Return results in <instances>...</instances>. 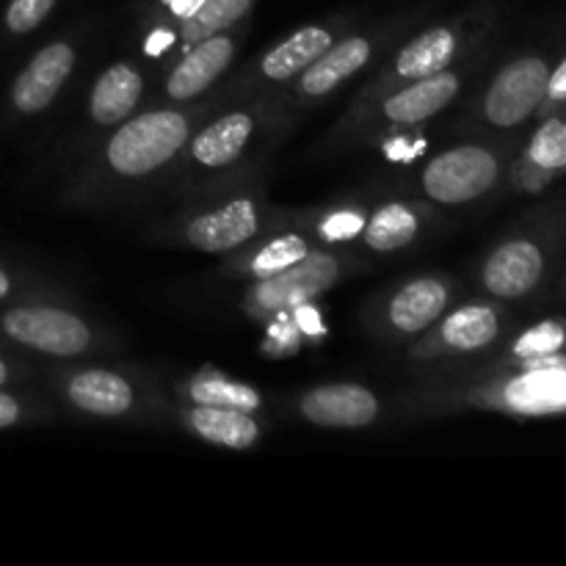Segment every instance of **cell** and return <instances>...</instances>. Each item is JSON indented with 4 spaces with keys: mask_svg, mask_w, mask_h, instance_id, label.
<instances>
[{
    "mask_svg": "<svg viewBox=\"0 0 566 566\" xmlns=\"http://www.w3.org/2000/svg\"><path fill=\"white\" fill-rule=\"evenodd\" d=\"M188 122L175 111H155L127 122L108 144V160L119 175H147L186 144Z\"/></svg>",
    "mask_w": 566,
    "mask_h": 566,
    "instance_id": "obj_1",
    "label": "cell"
},
{
    "mask_svg": "<svg viewBox=\"0 0 566 566\" xmlns=\"http://www.w3.org/2000/svg\"><path fill=\"white\" fill-rule=\"evenodd\" d=\"M497 180V160L481 147H457L437 155L423 175L426 193L437 202L459 205L490 191Z\"/></svg>",
    "mask_w": 566,
    "mask_h": 566,
    "instance_id": "obj_2",
    "label": "cell"
},
{
    "mask_svg": "<svg viewBox=\"0 0 566 566\" xmlns=\"http://www.w3.org/2000/svg\"><path fill=\"white\" fill-rule=\"evenodd\" d=\"M11 340L55 357H75L88 346V329L81 318L50 307H14L0 321Z\"/></svg>",
    "mask_w": 566,
    "mask_h": 566,
    "instance_id": "obj_3",
    "label": "cell"
},
{
    "mask_svg": "<svg viewBox=\"0 0 566 566\" xmlns=\"http://www.w3.org/2000/svg\"><path fill=\"white\" fill-rule=\"evenodd\" d=\"M547 72L542 59H520L509 64L486 94V116L497 127H514L528 119L547 94Z\"/></svg>",
    "mask_w": 566,
    "mask_h": 566,
    "instance_id": "obj_4",
    "label": "cell"
},
{
    "mask_svg": "<svg viewBox=\"0 0 566 566\" xmlns=\"http://www.w3.org/2000/svg\"><path fill=\"white\" fill-rule=\"evenodd\" d=\"M335 280L337 263L329 254H304L298 263L263 276L254 298L263 310L302 307L304 302L329 291Z\"/></svg>",
    "mask_w": 566,
    "mask_h": 566,
    "instance_id": "obj_5",
    "label": "cell"
},
{
    "mask_svg": "<svg viewBox=\"0 0 566 566\" xmlns=\"http://www.w3.org/2000/svg\"><path fill=\"white\" fill-rule=\"evenodd\" d=\"M72 66H75V53L70 44L53 42L44 50H39L31 59V64L17 75L14 86H11V105L20 114H39L48 108L61 92L64 81L70 77Z\"/></svg>",
    "mask_w": 566,
    "mask_h": 566,
    "instance_id": "obj_6",
    "label": "cell"
},
{
    "mask_svg": "<svg viewBox=\"0 0 566 566\" xmlns=\"http://www.w3.org/2000/svg\"><path fill=\"white\" fill-rule=\"evenodd\" d=\"M304 418L318 426H340V429H357L368 426L379 412V403L370 390L357 385H332L307 392L302 401Z\"/></svg>",
    "mask_w": 566,
    "mask_h": 566,
    "instance_id": "obj_7",
    "label": "cell"
},
{
    "mask_svg": "<svg viewBox=\"0 0 566 566\" xmlns=\"http://www.w3.org/2000/svg\"><path fill=\"white\" fill-rule=\"evenodd\" d=\"M542 269H545V260L534 243L512 241L492 254L484 269V282L495 296L517 298L539 282Z\"/></svg>",
    "mask_w": 566,
    "mask_h": 566,
    "instance_id": "obj_8",
    "label": "cell"
},
{
    "mask_svg": "<svg viewBox=\"0 0 566 566\" xmlns=\"http://www.w3.org/2000/svg\"><path fill=\"white\" fill-rule=\"evenodd\" d=\"M258 232V213L249 199H238L227 208L205 213L188 227V241L202 252H227L238 243L249 241Z\"/></svg>",
    "mask_w": 566,
    "mask_h": 566,
    "instance_id": "obj_9",
    "label": "cell"
},
{
    "mask_svg": "<svg viewBox=\"0 0 566 566\" xmlns=\"http://www.w3.org/2000/svg\"><path fill=\"white\" fill-rule=\"evenodd\" d=\"M232 59V42L227 36H213L193 48L186 59L177 64V70L169 75V94L175 99H191L199 92L216 81V75L224 72V66Z\"/></svg>",
    "mask_w": 566,
    "mask_h": 566,
    "instance_id": "obj_10",
    "label": "cell"
},
{
    "mask_svg": "<svg viewBox=\"0 0 566 566\" xmlns=\"http://www.w3.org/2000/svg\"><path fill=\"white\" fill-rule=\"evenodd\" d=\"M459 92V77L448 75V72H437V75L420 77V83L403 88L396 97L385 103L387 116L398 125H409V122H423L434 116L437 111L446 108Z\"/></svg>",
    "mask_w": 566,
    "mask_h": 566,
    "instance_id": "obj_11",
    "label": "cell"
},
{
    "mask_svg": "<svg viewBox=\"0 0 566 566\" xmlns=\"http://www.w3.org/2000/svg\"><path fill=\"white\" fill-rule=\"evenodd\" d=\"M368 59H370L368 39L363 36L346 39V42L335 44V48L326 50L324 55H318V59L304 70L302 88L307 94L332 92L337 83H343L348 75H354V72H357Z\"/></svg>",
    "mask_w": 566,
    "mask_h": 566,
    "instance_id": "obj_12",
    "label": "cell"
},
{
    "mask_svg": "<svg viewBox=\"0 0 566 566\" xmlns=\"http://www.w3.org/2000/svg\"><path fill=\"white\" fill-rule=\"evenodd\" d=\"M142 97V77L127 64H114L103 72L92 92V116L97 125H116Z\"/></svg>",
    "mask_w": 566,
    "mask_h": 566,
    "instance_id": "obj_13",
    "label": "cell"
},
{
    "mask_svg": "<svg viewBox=\"0 0 566 566\" xmlns=\"http://www.w3.org/2000/svg\"><path fill=\"white\" fill-rule=\"evenodd\" d=\"M329 48V31H324V28H302V31H296L291 39L276 44V48L265 55L263 72L271 81H287V77L307 70V66L313 64L318 55H324Z\"/></svg>",
    "mask_w": 566,
    "mask_h": 566,
    "instance_id": "obj_14",
    "label": "cell"
},
{
    "mask_svg": "<svg viewBox=\"0 0 566 566\" xmlns=\"http://www.w3.org/2000/svg\"><path fill=\"white\" fill-rule=\"evenodd\" d=\"M70 398L92 415H122L130 409L133 390L125 379L108 370H86L70 385Z\"/></svg>",
    "mask_w": 566,
    "mask_h": 566,
    "instance_id": "obj_15",
    "label": "cell"
},
{
    "mask_svg": "<svg viewBox=\"0 0 566 566\" xmlns=\"http://www.w3.org/2000/svg\"><path fill=\"white\" fill-rule=\"evenodd\" d=\"M509 403L520 412H547L566 407V368H531L509 385Z\"/></svg>",
    "mask_w": 566,
    "mask_h": 566,
    "instance_id": "obj_16",
    "label": "cell"
},
{
    "mask_svg": "<svg viewBox=\"0 0 566 566\" xmlns=\"http://www.w3.org/2000/svg\"><path fill=\"white\" fill-rule=\"evenodd\" d=\"M249 133H252V119L247 114L224 116L193 138V158L205 166L230 164L247 147Z\"/></svg>",
    "mask_w": 566,
    "mask_h": 566,
    "instance_id": "obj_17",
    "label": "cell"
},
{
    "mask_svg": "<svg viewBox=\"0 0 566 566\" xmlns=\"http://www.w3.org/2000/svg\"><path fill=\"white\" fill-rule=\"evenodd\" d=\"M446 287L437 280H418L403 287L390 304V321L403 332H420L446 307Z\"/></svg>",
    "mask_w": 566,
    "mask_h": 566,
    "instance_id": "obj_18",
    "label": "cell"
},
{
    "mask_svg": "<svg viewBox=\"0 0 566 566\" xmlns=\"http://www.w3.org/2000/svg\"><path fill=\"white\" fill-rule=\"evenodd\" d=\"M191 426L197 434H202L208 442L227 448H243L258 442V423L249 418V412H238V409H221V407H199L191 415Z\"/></svg>",
    "mask_w": 566,
    "mask_h": 566,
    "instance_id": "obj_19",
    "label": "cell"
},
{
    "mask_svg": "<svg viewBox=\"0 0 566 566\" xmlns=\"http://www.w3.org/2000/svg\"><path fill=\"white\" fill-rule=\"evenodd\" d=\"M453 50H457V36L448 28L426 31L423 36H418L401 50V55H398V75L415 77V81L437 75L453 59Z\"/></svg>",
    "mask_w": 566,
    "mask_h": 566,
    "instance_id": "obj_20",
    "label": "cell"
},
{
    "mask_svg": "<svg viewBox=\"0 0 566 566\" xmlns=\"http://www.w3.org/2000/svg\"><path fill=\"white\" fill-rule=\"evenodd\" d=\"M497 318L490 307H464L453 313L442 326V337L448 346L462 348V352H475L495 340Z\"/></svg>",
    "mask_w": 566,
    "mask_h": 566,
    "instance_id": "obj_21",
    "label": "cell"
},
{
    "mask_svg": "<svg viewBox=\"0 0 566 566\" xmlns=\"http://www.w3.org/2000/svg\"><path fill=\"white\" fill-rule=\"evenodd\" d=\"M415 232H418V219H415L412 210H407L403 205H390V208H381L374 216L365 238L379 252H392V249L407 247Z\"/></svg>",
    "mask_w": 566,
    "mask_h": 566,
    "instance_id": "obj_22",
    "label": "cell"
},
{
    "mask_svg": "<svg viewBox=\"0 0 566 566\" xmlns=\"http://www.w3.org/2000/svg\"><path fill=\"white\" fill-rule=\"evenodd\" d=\"M191 396L199 407H221V409H238V412H254L260 407V396L247 385H235L213 376V379H202L191 387Z\"/></svg>",
    "mask_w": 566,
    "mask_h": 566,
    "instance_id": "obj_23",
    "label": "cell"
},
{
    "mask_svg": "<svg viewBox=\"0 0 566 566\" xmlns=\"http://www.w3.org/2000/svg\"><path fill=\"white\" fill-rule=\"evenodd\" d=\"M252 0H205L199 6L197 14L191 17V25H188V36L199 39L205 33L221 31V28L232 25L238 17H243L249 11Z\"/></svg>",
    "mask_w": 566,
    "mask_h": 566,
    "instance_id": "obj_24",
    "label": "cell"
},
{
    "mask_svg": "<svg viewBox=\"0 0 566 566\" xmlns=\"http://www.w3.org/2000/svg\"><path fill=\"white\" fill-rule=\"evenodd\" d=\"M531 160L542 169L566 166V122H547L531 142Z\"/></svg>",
    "mask_w": 566,
    "mask_h": 566,
    "instance_id": "obj_25",
    "label": "cell"
},
{
    "mask_svg": "<svg viewBox=\"0 0 566 566\" xmlns=\"http://www.w3.org/2000/svg\"><path fill=\"white\" fill-rule=\"evenodd\" d=\"M307 254V243L302 241L298 235H282L276 241H271L263 252L254 258V271L260 276L276 274V271L287 269V265L298 263V260Z\"/></svg>",
    "mask_w": 566,
    "mask_h": 566,
    "instance_id": "obj_26",
    "label": "cell"
},
{
    "mask_svg": "<svg viewBox=\"0 0 566 566\" xmlns=\"http://www.w3.org/2000/svg\"><path fill=\"white\" fill-rule=\"evenodd\" d=\"M53 6L55 0H9V6H6V28L14 36L31 33L33 28H39V22H44Z\"/></svg>",
    "mask_w": 566,
    "mask_h": 566,
    "instance_id": "obj_27",
    "label": "cell"
},
{
    "mask_svg": "<svg viewBox=\"0 0 566 566\" xmlns=\"http://www.w3.org/2000/svg\"><path fill=\"white\" fill-rule=\"evenodd\" d=\"M564 346V329L558 324H539L536 329L525 332L523 337L517 340V346H514V352L520 354V357H551V354H556L558 348Z\"/></svg>",
    "mask_w": 566,
    "mask_h": 566,
    "instance_id": "obj_28",
    "label": "cell"
},
{
    "mask_svg": "<svg viewBox=\"0 0 566 566\" xmlns=\"http://www.w3.org/2000/svg\"><path fill=\"white\" fill-rule=\"evenodd\" d=\"M363 227H365L363 216L343 210V213H335L332 219H326L324 224H321V235H324L326 241H343V238L357 235Z\"/></svg>",
    "mask_w": 566,
    "mask_h": 566,
    "instance_id": "obj_29",
    "label": "cell"
},
{
    "mask_svg": "<svg viewBox=\"0 0 566 566\" xmlns=\"http://www.w3.org/2000/svg\"><path fill=\"white\" fill-rule=\"evenodd\" d=\"M22 409L20 403H17V398H11L9 392H0V429H9V426H14L17 420H20Z\"/></svg>",
    "mask_w": 566,
    "mask_h": 566,
    "instance_id": "obj_30",
    "label": "cell"
},
{
    "mask_svg": "<svg viewBox=\"0 0 566 566\" xmlns=\"http://www.w3.org/2000/svg\"><path fill=\"white\" fill-rule=\"evenodd\" d=\"M547 97L556 99V103L558 99H566V61L547 77Z\"/></svg>",
    "mask_w": 566,
    "mask_h": 566,
    "instance_id": "obj_31",
    "label": "cell"
},
{
    "mask_svg": "<svg viewBox=\"0 0 566 566\" xmlns=\"http://www.w3.org/2000/svg\"><path fill=\"white\" fill-rule=\"evenodd\" d=\"M166 3L171 6V11H175L177 17H182V20H191L205 0H166Z\"/></svg>",
    "mask_w": 566,
    "mask_h": 566,
    "instance_id": "obj_32",
    "label": "cell"
},
{
    "mask_svg": "<svg viewBox=\"0 0 566 566\" xmlns=\"http://www.w3.org/2000/svg\"><path fill=\"white\" fill-rule=\"evenodd\" d=\"M171 42H175V36H171L169 31H155L153 36L147 39V53L149 55H160L166 48H169Z\"/></svg>",
    "mask_w": 566,
    "mask_h": 566,
    "instance_id": "obj_33",
    "label": "cell"
},
{
    "mask_svg": "<svg viewBox=\"0 0 566 566\" xmlns=\"http://www.w3.org/2000/svg\"><path fill=\"white\" fill-rule=\"evenodd\" d=\"M298 321H302V326L307 332H321L318 326V315L313 313V310H298Z\"/></svg>",
    "mask_w": 566,
    "mask_h": 566,
    "instance_id": "obj_34",
    "label": "cell"
},
{
    "mask_svg": "<svg viewBox=\"0 0 566 566\" xmlns=\"http://www.w3.org/2000/svg\"><path fill=\"white\" fill-rule=\"evenodd\" d=\"M11 293V276L0 269V298H6Z\"/></svg>",
    "mask_w": 566,
    "mask_h": 566,
    "instance_id": "obj_35",
    "label": "cell"
},
{
    "mask_svg": "<svg viewBox=\"0 0 566 566\" xmlns=\"http://www.w3.org/2000/svg\"><path fill=\"white\" fill-rule=\"evenodd\" d=\"M6 381H9V365H6L3 359H0V387H3Z\"/></svg>",
    "mask_w": 566,
    "mask_h": 566,
    "instance_id": "obj_36",
    "label": "cell"
}]
</instances>
